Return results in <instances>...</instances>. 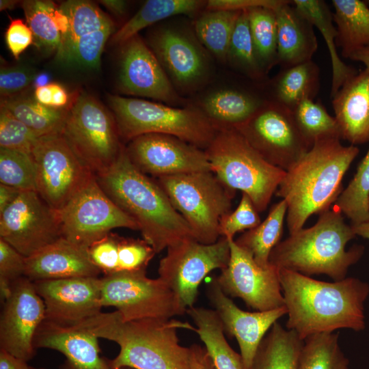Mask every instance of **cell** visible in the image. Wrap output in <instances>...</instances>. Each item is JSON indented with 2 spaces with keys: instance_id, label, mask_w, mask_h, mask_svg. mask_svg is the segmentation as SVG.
Here are the masks:
<instances>
[{
  "instance_id": "003e7915",
  "label": "cell",
  "mask_w": 369,
  "mask_h": 369,
  "mask_svg": "<svg viewBox=\"0 0 369 369\" xmlns=\"http://www.w3.org/2000/svg\"><path fill=\"white\" fill-rule=\"evenodd\" d=\"M367 3L369 5V0L368 1H366Z\"/></svg>"
},
{
  "instance_id": "9a60e30c",
  "label": "cell",
  "mask_w": 369,
  "mask_h": 369,
  "mask_svg": "<svg viewBox=\"0 0 369 369\" xmlns=\"http://www.w3.org/2000/svg\"><path fill=\"white\" fill-rule=\"evenodd\" d=\"M62 237L59 212L37 191H21L0 213V238L25 258Z\"/></svg>"
},
{
  "instance_id": "d6a6232c",
  "label": "cell",
  "mask_w": 369,
  "mask_h": 369,
  "mask_svg": "<svg viewBox=\"0 0 369 369\" xmlns=\"http://www.w3.org/2000/svg\"><path fill=\"white\" fill-rule=\"evenodd\" d=\"M266 100L245 91L223 89L208 95L202 108L216 126L219 123L221 128L233 127L251 117Z\"/></svg>"
},
{
  "instance_id": "6125c7cd",
  "label": "cell",
  "mask_w": 369,
  "mask_h": 369,
  "mask_svg": "<svg viewBox=\"0 0 369 369\" xmlns=\"http://www.w3.org/2000/svg\"><path fill=\"white\" fill-rule=\"evenodd\" d=\"M351 226L356 236L369 240V221Z\"/></svg>"
},
{
  "instance_id": "6f0895ef",
  "label": "cell",
  "mask_w": 369,
  "mask_h": 369,
  "mask_svg": "<svg viewBox=\"0 0 369 369\" xmlns=\"http://www.w3.org/2000/svg\"><path fill=\"white\" fill-rule=\"evenodd\" d=\"M20 192L15 188L0 184V213L16 199Z\"/></svg>"
},
{
  "instance_id": "4316f807",
  "label": "cell",
  "mask_w": 369,
  "mask_h": 369,
  "mask_svg": "<svg viewBox=\"0 0 369 369\" xmlns=\"http://www.w3.org/2000/svg\"><path fill=\"white\" fill-rule=\"evenodd\" d=\"M290 4L288 1L275 10L277 64L281 69L312 60L318 48L314 26Z\"/></svg>"
},
{
  "instance_id": "f546056e",
  "label": "cell",
  "mask_w": 369,
  "mask_h": 369,
  "mask_svg": "<svg viewBox=\"0 0 369 369\" xmlns=\"http://www.w3.org/2000/svg\"><path fill=\"white\" fill-rule=\"evenodd\" d=\"M293 6L322 34L327 46L332 67L331 98H332L349 79L358 71L345 64L336 50L337 29L333 25V13L327 4L321 0H293Z\"/></svg>"
},
{
  "instance_id": "8992f818",
  "label": "cell",
  "mask_w": 369,
  "mask_h": 369,
  "mask_svg": "<svg viewBox=\"0 0 369 369\" xmlns=\"http://www.w3.org/2000/svg\"><path fill=\"white\" fill-rule=\"evenodd\" d=\"M204 150L221 182L247 194L258 213L266 210L285 170L267 162L234 127L217 128Z\"/></svg>"
},
{
  "instance_id": "db71d44e",
  "label": "cell",
  "mask_w": 369,
  "mask_h": 369,
  "mask_svg": "<svg viewBox=\"0 0 369 369\" xmlns=\"http://www.w3.org/2000/svg\"><path fill=\"white\" fill-rule=\"evenodd\" d=\"M191 369H216L205 347L193 344L189 346Z\"/></svg>"
},
{
  "instance_id": "ffe728a7",
  "label": "cell",
  "mask_w": 369,
  "mask_h": 369,
  "mask_svg": "<svg viewBox=\"0 0 369 369\" xmlns=\"http://www.w3.org/2000/svg\"><path fill=\"white\" fill-rule=\"evenodd\" d=\"M33 282L45 305V320L76 325L101 312V282L98 277Z\"/></svg>"
},
{
  "instance_id": "7a4b0ae2",
  "label": "cell",
  "mask_w": 369,
  "mask_h": 369,
  "mask_svg": "<svg viewBox=\"0 0 369 369\" xmlns=\"http://www.w3.org/2000/svg\"><path fill=\"white\" fill-rule=\"evenodd\" d=\"M96 179L105 194L136 221L144 240L156 254L193 238L164 190L132 163L125 147L114 163L96 174Z\"/></svg>"
},
{
  "instance_id": "5bb4252c",
  "label": "cell",
  "mask_w": 369,
  "mask_h": 369,
  "mask_svg": "<svg viewBox=\"0 0 369 369\" xmlns=\"http://www.w3.org/2000/svg\"><path fill=\"white\" fill-rule=\"evenodd\" d=\"M58 212L62 237L87 250L113 229L139 230L136 221L105 194L96 176Z\"/></svg>"
},
{
  "instance_id": "f5cc1de1",
  "label": "cell",
  "mask_w": 369,
  "mask_h": 369,
  "mask_svg": "<svg viewBox=\"0 0 369 369\" xmlns=\"http://www.w3.org/2000/svg\"><path fill=\"white\" fill-rule=\"evenodd\" d=\"M286 0H210L206 1L207 10L242 11L252 8L264 7L276 10Z\"/></svg>"
},
{
  "instance_id": "7dc6e473",
  "label": "cell",
  "mask_w": 369,
  "mask_h": 369,
  "mask_svg": "<svg viewBox=\"0 0 369 369\" xmlns=\"http://www.w3.org/2000/svg\"><path fill=\"white\" fill-rule=\"evenodd\" d=\"M25 257L0 238V296L3 303L10 295L13 284L25 276Z\"/></svg>"
},
{
  "instance_id": "f35d334b",
  "label": "cell",
  "mask_w": 369,
  "mask_h": 369,
  "mask_svg": "<svg viewBox=\"0 0 369 369\" xmlns=\"http://www.w3.org/2000/svg\"><path fill=\"white\" fill-rule=\"evenodd\" d=\"M247 12L257 57L266 74L277 64V27L275 10L256 7L248 9Z\"/></svg>"
},
{
  "instance_id": "4dcf8cb0",
  "label": "cell",
  "mask_w": 369,
  "mask_h": 369,
  "mask_svg": "<svg viewBox=\"0 0 369 369\" xmlns=\"http://www.w3.org/2000/svg\"><path fill=\"white\" fill-rule=\"evenodd\" d=\"M187 313L195 331L205 345L216 369H244L242 357L228 344L219 318L214 310L191 307Z\"/></svg>"
},
{
  "instance_id": "603a6c76",
  "label": "cell",
  "mask_w": 369,
  "mask_h": 369,
  "mask_svg": "<svg viewBox=\"0 0 369 369\" xmlns=\"http://www.w3.org/2000/svg\"><path fill=\"white\" fill-rule=\"evenodd\" d=\"M98 338L80 324L64 325L44 320L34 338L35 348L57 351L66 357L63 369H112L102 357Z\"/></svg>"
},
{
  "instance_id": "9c48e42d",
  "label": "cell",
  "mask_w": 369,
  "mask_h": 369,
  "mask_svg": "<svg viewBox=\"0 0 369 369\" xmlns=\"http://www.w3.org/2000/svg\"><path fill=\"white\" fill-rule=\"evenodd\" d=\"M61 134L95 176L109 169L124 148L113 114L85 92L79 94L67 107Z\"/></svg>"
},
{
  "instance_id": "94428289",
  "label": "cell",
  "mask_w": 369,
  "mask_h": 369,
  "mask_svg": "<svg viewBox=\"0 0 369 369\" xmlns=\"http://www.w3.org/2000/svg\"><path fill=\"white\" fill-rule=\"evenodd\" d=\"M349 59L361 62L365 66V69L369 72V46L355 52L350 56Z\"/></svg>"
},
{
  "instance_id": "4fadbf2b",
  "label": "cell",
  "mask_w": 369,
  "mask_h": 369,
  "mask_svg": "<svg viewBox=\"0 0 369 369\" xmlns=\"http://www.w3.org/2000/svg\"><path fill=\"white\" fill-rule=\"evenodd\" d=\"M233 127L267 162L285 171L311 148L292 111L267 99L251 117Z\"/></svg>"
},
{
  "instance_id": "83f0119b",
  "label": "cell",
  "mask_w": 369,
  "mask_h": 369,
  "mask_svg": "<svg viewBox=\"0 0 369 369\" xmlns=\"http://www.w3.org/2000/svg\"><path fill=\"white\" fill-rule=\"evenodd\" d=\"M320 87V69L312 60L281 69L269 85L270 98L292 111L305 99H314Z\"/></svg>"
},
{
  "instance_id": "f1b7e54d",
  "label": "cell",
  "mask_w": 369,
  "mask_h": 369,
  "mask_svg": "<svg viewBox=\"0 0 369 369\" xmlns=\"http://www.w3.org/2000/svg\"><path fill=\"white\" fill-rule=\"evenodd\" d=\"M336 45L344 58L369 46V5L360 0H333Z\"/></svg>"
},
{
  "instance_id": "ba28073f",
  "label": "cell",
  "mask_w": 369,
  "mask_h": 369,
  "mask_svg": "<svg viewBox=\"0 0 369 369\" xmlns=\"http://www.w3.org/2000/svg\"><path fill=\"white\" fill-rule=\"evenodd\" d=\"M158 183L187 221L196 241L212 244L219 240L221 220L231 212L236 191L211 171L161 176Z\"/></svg>"
},
{
  "instance_id": "c3c4849f",
  "label": "cell",
  "mask_w": 369,
  "mask_h": 369,
  "mask_svg": "<svg viewBox=\"0 0 369 369\" xmlns=\"http://www.w3.org/2000/svg\"><path fill=\"white\" fill-rule=\"evenodd\" d=\"M156 252L144 239L119 237L118 271H146Z\"/></svg>"
},
{
  "instance_id": "f6af8a7d",
  "label": "cell",
  "mask_w": 369,
  "mask_h": 369,
  "mask_svg": "<svg viewBox=\"0 0 369 369\" xmlns=\"http://www.w3.org/2000/svg\"><path fill=\"white\" fill-rule=\"evenodd\" d=\"M38 139L25 124L0 107V148L31 154Z\"/></svg>"
},
{
  "instance_id": "03108f58",
  "label": "cell",
  "mask_w": 369,
  "mask_h": 369,
  "mask_svg": "<svg viewBox=\"0 0 369 369\" xmlns=\"http://www.w3.org/2000/svg\"><path fill=\"white\" fill-rule=\"evenodd\" d=\"M120 369H133V368H128V367H123Z\"/></svg>"
},
{
  "instance_id": "9f6ffc18",
  "label": "cell",
  "mask_w": 369,
  "mask_h": 369,
  "mask_svg": "<svg viewBox=\"0 0 369 369\" xmlns=\"http://www.w3.org/2000/svg\"><path fill=\"white\" fill-rule=\"evenodd\" d=\"M0 369H30L27 361L0 348Z\"/></svg>"
},
{
  "instance_id": "60d3db41",
  "label": "cell",
  "mask_w": 369,
  "mask_h": 369,
  "mask_svg": "<svg viewBox=\"0 0 369 369\" xmlns=\"http://www.w3.org/2000/svg\"><path fill=\"white\" fill-rule=\"evenodd\" d=\"M22 8L36 46L57 52L62 40L54 20L57 5L51 1L27 0L22 2Z\"/></svg>"
},
{
  "instance_id": "30bf717a",
  "label": "cell",
  "mask_w": 369,
  "mask_h": 369,
  "mask_svg": "<svg viewBox=\"0 0 369 369\" xmlns=\"http://www.w3.org/2000/svg\"><path fill=\"white\" fill-rule=\"evenodd\" d=\"M101 305L114 307L125 321L170 319L187 312L176 294L146 271H117L100 277Z\"/></svg>"
},
{
  "instance_id": "5b68a950",
  "label": "cell",
  "mask_w": 369,
  "mask_h": 369,
  "mask_svg": "<svg viewBox=\"0 0 369 369\" xmlns=\"http://www.w3.org/2000/svg\"><path fill=\"white\" fill-rule=\"evenodd\" d=\"M356 236L341 212L333 208L319 215L315 224L290 234L272 250L269 262L310 276L324 274L334 281L346 278L349 267L362 256L364 247L347 243Z\"/></svg>"
},
{
  "instance_id": "ac0fdd59",
  "label": "cell",
  "mask_w": 369,
  "mask_h": 369,
  "mask_svg": "<svg viewBox=\"0 0 369 369\" xmlns=\"http://www.w3.org/2000/svg\"><path fill=\"white\" fill-rule=\"evenodd\" d=\"M126 152L141 172L158 178L211 171L205 150L175 136L148 133L129 141Z\"/></svg>"
},
{
  "instance_id": "7402d4cb",
  "label": "cell",
  "mask_w": 369,
  "mask_h": 369,
  "mask_svg": "<svg viewBox=\"0 0 369 369\" xmlns=\"http://www.w3.org/2000/svg\"><path fill=\"white\" fill-rule=\"evenodd\" d=\"M122 45L119 81L124 93L169 104L179 102L160 62L138 34Z\"/></svg>"
},
{
  "instance_id": "1f68e13d",
  "label": "cell",
  "mask_w": 369,
  "mask_h": 369,
  "mask_svg": "<svg viewBox=\"0 0 369 369\" xmlns=\"http://www.w3.org/2000/svg\"><path fill=\"white\" fill-rule=\"evenodd\" d=\"M303 340L276 322L261 341L250 369H297Z\"/></svg>"
},
{
  "instance_id": "91938a15",
  "label": "cell",
  "mask_w": 369,
  "mask_h": 369,
  "mask_svg": "<svg viewBox=\"0 0 369 369\" xmlns=\"http://www.w3.org/2000/svg\"><path fill=\"white\" fill-rule=\"evenodd\" d=\"M99 2L111 12L116 16H122L125 13L126 3L121 0H102Z\"/></svg>"
},
{
  "instance_id": "484cf974",
  "label": "cell",
  "mask_w": 369,
  "mask_h": 369,
  "mask_svg": "<svg viewBox=\"0 0 369 369\" xmlns=\"http://www.w3.org/2000/svg\"><path fill=\"white\" fill-rule=\"evenodd\" d=\"M331 98L341 139L353 146L369 141V72H358Z\"/></svg>"
},
{
  "instance_id": "74e56055",
  "label": "cell",
  "mask_w": 369,
  "mask_h": 369,
  "mask_svg": "<svg viewBox=\"0 0 369 369\" xmlns=\"http://www.w3.org/2000/svg\"><path fill=\"white\" fill-rule=\"evenodd\" d=\"M348 366L338 333H316L303 340L297 369H348Z\"/></svg>"
},
{
  "instance_id": "8d00e7d4",
  "label": "cell",
  "mask_w": 369,
  "mask_h": 369,
  "mask_svg": "<svg viewBox=\"0 0 369 369\" xmlns=\"http://www.w3.org/2000/svg\"><path fill=\"white\" fill-rule=\"evenodd\" d=\"M241 11L207 10L195 21L196 35L215 57L228 59L231 37Z\"/></svg>"
},
{
  "instance_id": "d4e9b609",
  "label": "cell",
  "mask_w": 369,
  "mask_h": 369,
  "mask_svg": "<svg viewBox=\"0 0 369 369\" xmlns=\"http://www.w3.org/2000/svg\"><path fill=\"white\" fill-rule=\"evenodd\" d=\"M101 273L88 250L62 237L25 258V277L32 282L70 277H98Z\"/></svg>"
},
{
  "instance_id": "3957f363",
  "label": "cell",
  "mask_w": 369,
  "mask_h": 369,
  "mask_svg": "<svg viewBox=\"0 0 369 369\" xmlns=\"http://www.w3.org/2000/svg\"><path fill=\"white\" fill-rule=\"evenodd\" d=\"M359 152L355 146H343L340 138L320 139L286 171L275 194L286 202L290 234L302 229L311 215L334 204L343 191V177Z\"/></svg>"
},
{
  "instance_id": "b9f144b4",
  "label": "cell",
  "mask_w": 369,
  "mask_h": 369,
  "mask_svg": "<svg viewBox=\"0 0 369 369\" xmlns=\"http://www.w3.org/2000/svg\"><path fill=\"white\" fill-rule=\"evenodd\" d=\"M292 111L299 131L311 147L320 139L338 137L341 139L335 117L331 116L319 102L305 99Z\"/></svg>"
},
{
  "instance_id": "e575fe53",
  "label": "cell",
  "mask_w": 369,
  "mask_h": 369,
  "mask_svg": "<svg viewBox=\"0 0 369 369\" xmlns=\"http://www.w3.org/2000/svg\"><path fill=\"white\" fill-rule=\"evenodd\" d=\"M1 107L25 124L38 137L61 133L67 114V107H49L38 102L34 97L21 95L1 98Z\"/></svg>"
},
{
  "instance_id": "11a10c76",
  "label": "cell",
  "mask_w": 369,
  "mask_h": 369,
  "mask_svg": "<svg viewBox=\"0 0 369 369\" xmlns=\"http://www.w3.org/2000/svg\"><path fill=\"white\" fill-rule=\"evenodd\" d=\"M52 92L51 107L56 109H65L69 103V96L66 90L57 83H49Z\"/></svg>"
},
{
  "instance_id": "7bdbcfd3",
  "label": "cell",
  "mask_w": 369,
  "mask_h": 369,
  "mask_svg": "<svg viewBox=\"0 0 369 369\" xmlns=\"http://www.w3.org/2000/svg\"><path fill=\"white\" fill-rule=\"evenodd\" d=\"M228 59L252 79L262 80L266 74L257 57L250 31L247 10L241 11L236 22Z\"/></svg>"
},
{
  "instance_id": "cb8c5ba5",
  "label": "cell",
  "mask_w": 369,
  "mask_h": 369,
  "mask_svg": "<svg viewBox=\"0 0 369 369\" xmlns=\"http://www.w3.org/2000/svg\"><path fill=\"white\" fill-rule=\"evenodd\" d=\"M153 52L177 85L189 87L204 76V53L195 41L178 29L163 28L152 38Z\"/></svg>"
},
{
  "instance_id": "ab89813d",
  "label": "cell",
  "mask_w": 369,
  "mask_h": 369,
  "mask_svg": "<svg viewBox=\"0 0 369 369\" xmlns=\"http://www.w3.org/2000/svg\"><path fill=\"white\" fill-rule=\"evenodd\" d=\"M333 205L351 221V225L369 221V148L353 179Z\"/></svg>"
},
{
  "instance_id": "816d5d0a",
  "label": "cell",
  "mask_w": 369,
  "mask_h": 369,
  "mask_svg": "<svg viewBox=\"0 0 369 369\" xmlns=\"http://www.w3.org/2000/svg\"><path fill=\"white\" fill-rule=\"evenodd\" d=\"M5 42L14 57L20 54L33 42V33L27 24L19 18L11 20L5 32Z\"/></svg>"
},
{
  "instance_id": "f907efd6",
  "label": "cell",
  "mask_w": 369,
  "mask_h": 369,
  "mask_svg": "<svg viewBox=\"0 0 369 369\" xmlns=\"http://www.w3.org/2000/svg\"><path fill=\"white\" fill-rule=\"evenodd\" d=\"M119 237L110 232L88 249L92 262L105 275L118 271Z\"/></svg>"
},
{
  "instance_id": "7c38bea8",
  "label": "cell",
  "mask_w": 369,
  "mask_h": 369,
  "mask_svg": "<svg viewBox=\"0 0 369 369\" xmlns=\"http://www.w3.org/2000/svg\"><path fill=\"white\" fill-rule=\"evenodd\" d=\"M31 154L36 164L37 192L57 211L96 176L61 133L39 137Z\"/></svg>"
},
{
  "instance_id": "d590c367",
  "label": "cell",
  "mask_w": 369,
  "mask_h": 369,
  "mask_svg": "<svg viewBox=\"0 0 369 369\" xmlns=\"http://www.w3.org/2000/svg\"><path fill=\"white\" fill-rule=\"evenodd\" d=\"M199 0H148L111 38L113 44H122L142 29L158 21L179 14H191L206 5Z\"/></svg>"
},
{
  "instance_id": "bcb514c9",
  "label": "cell",
  "mask_w": 369,
  "mask_h": 369,
  "mask_svg": "<svg viewBox=\"0 0 369 369\" xmlns=\"http://www.w3.org/2000/svg\"><path fill=\"white\" fill-rule=\"evenodd\" d=\"M258 212L250 197L242 193L240 202L236 209L226 216L220 222L221 236L234 239V235L244 230L254 228L260 223Z\"/></svg>"
},
{
  "instance_id": "e7e4bbea",
  "label": "cell",
  "mask_w": 369,
  "mask_h": 369,
  "mask_svg": "<svg viewBox=\"0 0 369 369\" xmlns=\"http://www.w3.org/2000/svg\"><path fill=\"white\" fill-rule=\"evenodd\" d=\"M30 369H44V368H34V367L30 366Z\"/></svg>"
},
{
  "instance_id": "be15d7a7",
  "label": "cell",
  "mask_w": 369,
  "mask_h": 369,
  "mask_svg": "<svg viewBox=\"0 0 369 369\" xmlns=\"http://www.w3.org/2000/svg\"><path fill=\"white\" fill-rule=\"evenodd\" d=\"M18 1L15 0H1L0 10H11L15 8Z\"/></svg>"
},
{
  "instance_id": "e0dca14e",
  "label": "cell",
  "mask_w": 369,
  "mask_h": 369,
  "mask_svg": "<svg viewBox=\"0 0 369 369\" xmlns=\"http://www.w3.org/2000/svg\"><path fill=\"white\" fill-rule=\"evenodd\" d=\"M69 19V31L57 52L59 59L85 68H98L105 44L114 30L111 18L95 3L69 0L59 7Z\"/></svg>"
},
{
  "instance_id": "8fae6325",
  "label": "cell",
  "mask_w": 369,
  "mask_h": 369,
  "mask_svg": "<svg viewBox=\"0 0 369 369\" xmlns=\"http://www.w3.org/2000/svg\"><path fill=\"white\" fill-rule=\"evenodd\" d=\"M230 257L229 241L225 237L212 244L185 238L167 248L166 255L159 262V277L187 309L193 307L203 279L215 269H224Z\"/></svg>"
},
{
  "instance_id": "44dd1931",
  "label": "cell",
  "mask_w": 369,
  "mask_h": 369,
  "mask_svg": "<svg viewBox=\"0 0 369 369\" xmlns=\"http://www.w3.org/2000/svg\"><path fill=\"white\" fill-rule=\"evenodd\" d=\"M206 294L224 332L236 340L244 369H250L263 338L278 319L287 314L286 306L266 312L243 310L223 292L216 277L208 283Z\"/></svg>"
},
{
  "instance_id": "681fc988",
  "label": "cell",
  "mask_w": 369,
  "mask_h": 369,
  "mask_svg": "<svg viewBox=\"0 0 369 369\" xmlns=\"http://www.w3.org/2000/svg\"><path fill=\"white\" fill-rule=\"evenodd\" d=\"M37 74L36 70L24 65L1 66L0 70L1 98L18 95L31 85Z\"/></svg>"
},
{
  "instance_id": "d6986e66",
  "label": "cell",
  "mask_w": 369,
  "mask_h": 369,
  "mask_svg": "<svg viewBox=\"0 0 369 369\" xmlns=\"http://www.w3.org/2000/svg\"><path fill=\"white\" fill-rule=\"evenodd\" d=\"M2 303L0 348L28 361L35 355L36 333L46 317L44 301L33 282L24 276L13 284Z\"/></svg>"
},
{
  "instance_id": "ee69618b",
  "label": "cell",
  "mask_w": 369,
  "mask_h": 369,
  "mask_svg": "<svg viewBox=\"0 0 369 369\" xmlns=\"http://www.w3.org/2000/svg\"><path fill=\"white\" fill-rule=\"evenodd\" d=\"M0 183L20 191H37L36 169L32 154L0 148Z\"/></svg>"
},
{
  "instance_id": "2e32d148",
  "label": "cell",
  "mask_w": 369,
  "mask_h": 369,
  "mask_svg": "<svg viewBox=\"0 0 369 369\" xmlns=\"http://www.w3.org/2000/svg\"><path fill=\"white\" fill-rule=\"evenodd\" d=\"M230 257L228 266L216 277L223 292L241 299L248 308L266 312L284 306L279 269L270 264L258 265L253 257L228 239Z\"/></svg>"
},
{
  "instance_id": "277c9868",
  "label": "cell",
  "mask_w": 369,
  "mask_h": 369,
  "mask_svg": "<svg viewBox=\"0 0 369 369\" xmlns=\"http://www.w3.org/2000/svg\"><path fill=\"white\" fill-rule=\"evenodd\" d=\"M78 324L120 346L117 356L109 359L112 369H191L189 347L180 345L177 336L180 328L195 331L188 323L173 318L125 321L116 310L101 312Z\"/></svg>"
},
{
  "instance_id": "836d02e7",
  "label": "cell",
  "mask_w": 369,
  "mask_h": 369,
  "mask_svg": "<svg viewBox=\"0 0 369 369\" xmlns=\"http://www.w3.org/2000/svg\"><path fill=\"white\" fill-rule=\"evenodd\" d=\"M286 213V202L282 200L273 205L266 219L258 226L247 230L234 240L262 267L270 265V254L280 242Z\"/></svg>"
},
{
  "instance_id": "52a82bcc",
  "label": "cell",
  "mask_w": 369,
  "mask_h": 369,
  "mask_svg": "<svg viewBox=\"0 0 369 369\" xmlns=\"http://www.w3.org/2000/svg\"><path fill=\"white\" fill-rule=\"evenodd\" d=\"M120 137L131 141L148 133L175 136L200 148H206L217 128L203 111L176 108L143 99L107 95Z\"/></svg>"
},
{
  "instance_id": "680465c9",
  "label": "cell",
  "mask_w": 369,
  "mask_h": 369,
  "mask_svg": "<svg viewBox=\"0 0 369 369\" xmlns=\"http://www.w3.org/2000/svg\"><path fill=\"white\" fill-rule=\"evenodd\" d=\"M33 97L40 104L51 107L52 92L49 83L37 86L34 90Z\"/></svg>"
},
{
  "instance_id": "6da1fadb",
  "label": "cell",
  "mask_w": 369,
  "mask_h": 369,
  "mask_svg": "<svg viewBox=\"0 0 369 369\" xmlns=\"http://www.w3.org/2000/svg\"><path fill=\"white\" fill-rule=\"evenodd\" d=\"M279 277L287 309L286 329L301 340L339 329H365L367 282L356 277L328 282L283 269Z\"/></svg>"
}]
</instances>
